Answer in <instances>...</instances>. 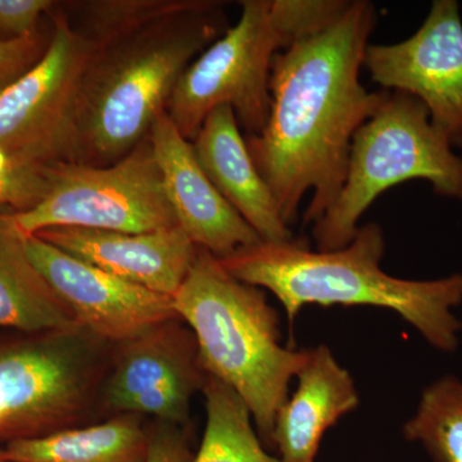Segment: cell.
Returning <instances> with one entry per match:
<instances>
[{
	"label": "cell",
	"instance_id": "cell-1",
	"mask_svg": "<svg viewBox=\"0 0 462 462\" xmlns=\"http://www.w3.org/2000/svg\"><path fill=\"white\" fill-rule=\"evenodd\" d=\"M376 23L373 2L351 0L336 23L273 58L269 117L245 142L288 226L309 191L306 225L336 202L355 134L384 99L385 90L369 91L360 81Z\"/></svg>",
	"mask_w": 462,
	"mask_h": 462
},
{
	"label": "cell",
	"instance_id": "cell-2",
	"mask_svg": "<svg viewBox=\"0 0 462 462\" xmlns=\"http://www.w3.org/2000/svg\"><path fill=\"white\" fill-rule=\"evenodd\" d=\"M385 238L379 224L358 227L348 245L311 251L300 240L261 242L218 258L240 282L270 291L289 324L306 306L378 307L409 322L434 348L454 352L462 322V273L437 281H406L382 269Z\"/></svg>",
	"mask_w": 462,
	"mask_h": 462
},
{
	"label": "cell",
	"instance_id": "cell-3",
	"mask_svg": "<svg viewBox=\"0 0 462 462\" xmlns=\"http://www.w3.org/2000/svg\"><path fill=\"white\" fill-rule=\"evenodd\" d=\"M224 8L217 0H191L181 11L93 45L79 87L76 162L112 165L147 138L185 69L229 29Z\"/></svg>",
	"mask_w": 462,
	"mask_h": 462
},
{
	"label": "cell",
	"instance_id": "cell-4",
	"mask_svg": "<svg viewBox=\"0 0 462 462\" xmlns=\"http://www.w3.org/2000/svg\"><path fill=\"white\" fill-rule=\"evenodd\" d=\"M172 305L196 337L207 376L236 391L263 445L273 447L276 413L309 349L282 346L281 319L263 289L234 278L203 248L199 247Z\"/></svg>",
	"mask_w": 462,
	"mask_h": 462
},
{
	"label": "cell",
	"instance_id": "cell-5",
	"mask_svg": "<svg viewBox=\"0 0 462 462\" xmlns=\"http://www.w3.org/2000/svg\"><path fill=\"white\" fill-rule=\"evenodd\" d=\"M452 148L420 100L385 90L375 114L355 134L339 196L314 224L318 251L348 245L366 209L402 182L427 180L434 193L462 202V157Z\"/></svg>",
	"mask_w": 462,
	"mask_h": 462
},
{
	"label": "cell",
	"instance_id": "cell-6",
	"mask_svg": "<svg viewBox=\"0 0 462 462\" xmlns=\"http://www.w3.org/2000/svg\"><path fill=\"white\" fill-rule=\"evenodd\" d=\"M115 346L79 324L0 345V440L106 420L103 387Z\"/></svg>",
	"mask_w": 462,
	"mask_h": 462
},
{
	"label": "cell",
	"instance_id": "cell-7",
	"mask_svg": "<svg viewBox=\"0 0 462 462\" xmlns=\"http://www.w3.org/2000/svg\"><path fill=\"white\" fill-rule=\"evenodd\" d=\"M276 0H242L240 17L179 79L166 112L193 142L207 116L229 106L249 135L263 132L270 111L273 58L300 42Z\"/></svg>",
	"mask_w": 462,
	"mask_h": 462
},
{
	"label": "cell",
	"instance_id": "cell-8",
	"mask_svg": "<svg viewBox=\"0 0 462 462\" xmlns=\"http://www.w3.org/2000/svg\"><path fill=\"white\" fill-rule=\"evenodd\" d=\"M47 175L41 203L9 208L23 236L51 227L149 233L178 225L149 136L112 165L60 162L47 166Z\"/></svg>",
	"mask_w": 462,
	"mask_h": 462
},
{
	"label": "cell",
	"instance_id": "cell-9",
	"mask_svg": "<svg viewBox=\"0 0 462 462\" xmlns=\"http://www.w3.org/2000/svg\"><path fill=\"white\" fill-rule=\"evenodd\" d=\"M48 16L53 35L47 53L0 94V148L12 169L76 162L79 87L93 44L69 25L60 2Z\"/></svg>",
	"mask_w": 462,
	"mask_h": 462
},
{
	"label": "cell",
	"instance_id": "cell-10",
	"mask_svg": "<svg viewBox=\"0 0 462 462\" xmlns=\"http://www.w3.org/2000/svg\"><path fill=\"white\" fill-rule=\"evenodd\" d=\"M206 380L196 337L176 316L116 345L103 410L107 419L134 413L185 427Z\"/></svg>",
	"mask_w": 462,
	"mask_h": 462
},
{
	"label": "cell",
	"instance_id": "cell-11",
	"mask_svg": "<svg viewBox=\"0 0 462 462\" xmlns=\"http://www.w3.org/2000/svg\"><path fill=\"white\" fill-rule=\"evenodd\" d=\"M364 67L384 90L420 100L454 147H462V21L455 0H436L413 35L369 44Z\"/></svg>",
	"mask_w": 462,
	"mask_h": 462
},
{
	"label": "cell",
	"instance_id": "cell-12",
	"mask_svg": "<svg viewBox=\"0 0 462 462\" xmlns=\"http://www.w3.org/2000/svg\"><path fill=\"white\" fill-rule=\"evenodd\" d=\"M25 247L36 269L74 312L78 324L112 345L178 316L172 297L103 272L38 236H25Z\"/></svg>",
	"mask_w": 462,
	"mask_h": 462
},
{
	"label": "cell",
	"instance_id": "cell-13",
	"mask_svg": "<svg viewBox=\"0 0 462 462\" xmlns=\"http://www.w3.org/2000/svg\"><path fill=\"white\" fill-rule=\"evenodd\" d=\"M148 136L176 221L197 247L224 258L261 242L256 231L216 190L197 161L193 144L167 112L158 116Z\"/></svg>",
	"mask_w": 462,
	"mask_h": 462
},
{
	"label": "cell",
	"instance_id": "cell-14",
	"mask_svg": "<svg viewBox=\"0 0 462 462\" xmlns=\"http://www.w3.org/2000/svg\"><path fill=\"white\" fill-rule=\"evenodd\" d=\"M33 236L123 281L169 297L180 289L199 252L179 225L149 233L51 227Z\"/></svg>",
	"mask_w": 462,
	"mask_h": 462
},
{
	"label": "cell",
	"instance_id": "cell-15",
	"mask_svg": "<svg viewBox=\"0 0 462 462\" xmlns=\"http://www.w3.org/2000/svg\"><path fill=\"white\" fill-rule=\"evenodd\" d=\"M191 144L197 161L216 190L263 242L293 239L269 185L249 154L247 142L229 106L209 112Z\"/></svg>",
	"mask_w": 462,
	"mask_h": 462
},
{
	"label": "cell",
	"instance_id": "cell-16",
	"mask_svg": "<svg viewBox=\"0 0 462 462\" xmlns=\"http://www.w3.org/2000/svg\"><path fill=\"white\" fill-rule=\"evenodd\" d=\"M296 378V391L276 413L273 447L282 462H315L322 437L357 409L360 394L328 346L309 349Z\"/></svg>",
	"mask_w": 462,
	"mask_h": 462
},
{
	"label": "cell",
	"instance_id": "cell-17",
	"mask_svg": "<svg viewBox=\"0 0 462 462\" xmlns=\"http://www.w3.org/2000/svg\"><path fill=\"white\" fill-rule=\"evenodd\" d=\"M76 324L74 312L30 260L9 208L0 211V329L41 333Z\"/></svg>",
	"mask_w": 462,
	"mask_h": 462
},
{
	"label": "cell",
	"instance_id": "cell-18",
	"mask_svg": "<svg viewBox=\"0 0 462 462\" xmlns=\"http://www.w3.org/2000/svg\"><path fill=\"white\" fill-rule=\"evenodd\" d=\"M148 449L143 416L123 413L50 436L14 440L5 452L8 462H147Z\"/></svg>",
	"mask_w": 462,
	"mask_h": 462
},
{
	"label": "cell",
	"instance_id": "cell-19",
	"mask_svg": "<svg viewBox=\"0 0 462 462\" xmlns=\"http://www.w3.org/2000/svg\"><path fill=\"white\" fill-rule=\"evenodd\" d=\"M206 428L191 462H282L264 449L247 404L220 380L207 376Z\"/></svg>",
	"mask_w": 462,
	"mask_h": 462
},
{
	"label": "cell",
	"instance_id": "cell-20",
	"mask_svg": "<svg viewBox=\"0 0 462 462\" xmlns=\"http://www.w3.org/2000/svg\"><path fill=\"white\" fill-rule=\"evenodd\" d=\"M403 436L424 447L434 462H462V382L448 375L422 392Z\"/></svg>",
	"mask_w": 462,
	"mask_h": 462
},
{
	"label": "cell",
	"instance_id": "cell-21",
	"mask_svg": "<svg viewBox=\"0 0 462 462\" xmlns=\"http://www.w3.org/2000/svg\"><path fill=\"white\" fill-rule=\"evenodd\" d=\"M191 0H71L60 2L69 25L94 47L181 11Z\"/></svg>",
	"mask_w": 462,
	"mask_h": 462
},
{
	"label": "cell",
	"instance_id": "cell-22",
	"mask_svg": "<svg viewBox=\"0 0 462 462\" xmlns=\"http://www.w3.org/2000/svg\"><path fill=\"white\" fill-rule=\"evenodd\" d=\"M51 35L53 25L51 21L50 26H41L23 38L0 42V94L41 62L50 48Z\"/></svg>",
	"mask_w": 462,
	"mask_h": 462
},
{
	"label": "cell",
	"instance_id": "cell-23",
	"mask_svg": "<svg viewBox=\"0 0 462 462\" xmlns=\"http://www.w3.org/2000/svg\"><path fill=\"white\" fill-rule=\"evenodd\" d=\"M47 166L18 167L0 176V207L21 212L32 209L47 194Z\"/></svg>",
	"mask_w": 462,
	"mask_h": 462
},
{
	"label": "cell",
	"instance_id": "cell-24",
	"mask_svg": "<svg viewBox=\"0 0 462 462\" xmlns=\"http://www.w3.org/2000/svg\"><path fill=\"white\" fill-rule=\"evenodd\" d=\"M53 0H0V42L16 41L35 32Z\"/></svg>",
	"mask_w": 462,
	"mask_h": 462
},
{
	"label": "cell",
	"instance_id": "cell-25",
	"mask_svg": "<svg viewBox=\"0 0 462 462\" xmlns=\"http://www.w3.org/2000/svg\"><path fill=\"white\" fill-rule=\"evenodd\" d=\"M184 428L162 421L148 428L147 462H191L194 454Z\"/></svg>",
	"mask_w": 462,
	"mask_h": 462
},
{
	"label": "cell",
	"instance_id": "cell-26",
	"mask_svg": "<svg viewBox=\"0 0 462 462\" xmlns=\"http://www.w3.org/2000/svg\"><path fill=\"white\" fill-rule=\"evenodd\" d=\"M12 170L11 161L2 148H0V176L5 175Z\"/></svg>",
	"mask_w": 462,
	"mask_h": 462
},
{
	"label": "cell",
	"instance_id": "cell-27",
	"mask_svg": "<svg viewBox=\"0 0 462 462\" xmlns=\"http://www.w3.org/2000/svg\"><path fill=\"white\" fill-rule=\"evenodd\" d=\"M0 462H8L7 457H5V448H0Z\"/></svg>",
	"mask_w": 462,
	"mask_h": 462
}]
</instances>
